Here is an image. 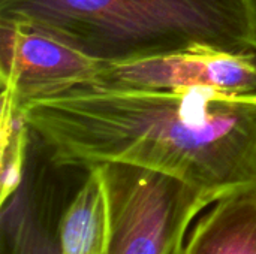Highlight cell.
<instances>
[{
  "label": "cell",
  "mask_w": 256,
  "mask_h": 254,
  "mask_svg": "<svg viewBox=\"0 0 256 254\" xmlns=\"http://www.w3.org/2000/svg\"><path fill=\"white\" fill-rule=\"evenodd\" d=\"M22 112L60 166L135 165L216 201L256 187V93L76 87L33 100Z\"/></svg>",
  "instance_id": "1"
},
{
  "label": "cell",
  "mask_w": 256,
  "mask_h": 254,
  "mask_svg": "<svg viewBox=\"0 0 256 254\" xmlns=\"http://www.w3.org/2000/svg\"><path fill=\"white\" fill-rule=\"evenodd\" d=\"M108 216L106 254H183L189 225L218 201L164 172L100 163Z\"/></svg>",
  "instance_id": "3"
},
{
  "label": "cell",
  "mask_w": 256,
  "mask_h": 254,
  "mask_svg": "<svg viewBox=\"0 0 256 254\" xmlns=\"http://www.w3.org/2000/svg\"><path fill=\"white\" fill-rule=\"evenodd\" d=\"M28 156L24 178L4 202H2L0 254H60L57 226L66 204L58 198L51 177V157Z\"/></svg>",
  "instance_id": "6"
},
{
  "label": "cell",
  "mask_w": 256,
  "mask_h": 254,
  "mask_svg": "<svg viewBox=\"0 0 256 254\" xmlns=\"http://www.w3.org/2000/svg\"><path fill=\"white\" fill-rule=\"evenodd\" d=\"M102 64L39 27L0 16L2 96L20 109L88 84Z\"/></svg>",
  "instance_id": "4"
},
{
  "label": "cell",
  "mask_w": 256,
  "mask_h": 254,
  "mask_svg": "<svg viewBox=\"0 0 256 254\" xmlns=\"http://www.w3.org/2000/svg\"><path fill=\"white\" fill-rule=\"evenodd\" d=\"M81 87L106 90L208 87L226 94H252L256 93V51L192 48L136 61L105 63L94 78Z\"/></svg>",
  "instance_id": "5"
},
{
  "label": "cell",
  "mask_w": 256,
  "mask_h": 254,
  "mask_svg": "<svg viewBox=\"0 0 256 254\" xmlns=\"http://www.w3.org/2000/svg\"><path fill=\"white\" fill-rule=\"evenodd\" d=\"M60 254H106L108 216L98 166H88L80 187L66 202L58 226Z\"/></svg>",
  "instance_id": "8"
},
{
  "label": "cell",
  "mask_w": 256,
  "mask_h": 254,
  "mask_svg": "<svg viewBox=\"0 0 256 254\" xmlns=\"http://www.w3.org/2000/svg\"><path fill=\"white\" fill-rule=\"evenodd\" d=\"M183 254H256V187L220 198L195 226Z\"/></svg>",
  "instance_id": "7"
},
{
  "label": "cell",
  "mask_w": 256,
  "mask_h": 254,
  "mask_svg": "<svg viewBox=\"0 0 256 254\" xmlns=\"http://www.w3.org/2000/svg\"><path fill=\"white\" fill-rule=\"evenodd\" d=\"M0 16L39 27L100 63L192 48L256 51V0H0Z\"/></svg>",
  "instance_id": "2"
}]
</instances>
